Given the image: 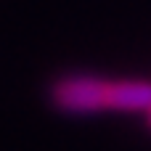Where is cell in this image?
Segmentation results:
<instances>
[{"label": "cell", "instance_id": "1", "mask_svg": "<svg viewBox=\"0 0 151 151\" xmlns=\"http://www.w3.org/2000/svg\"><path fill=\"white\" fill-rule=\"evenodd\" d=\"M111 93H114V82L90 74H74L58 80L50 88V101L56 109L66 114H93V111L111 109Z\"/></svg>", "mask_w": 151, "mask_h": 151}, {"label": "cell", "instance_id": "2", "mask_svg": "<svg viewBox=\"0 0 151 151\" xmlns=\"http://www.w3.org/2000/svg\"><path fill=\"white\" fill-rule=\"evenodd\" d=\"M149 127H151V109H149Z\"/></svg>", "mask_w": 151, "mask_h": 151}]
</instances>
